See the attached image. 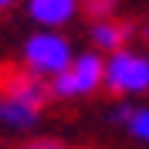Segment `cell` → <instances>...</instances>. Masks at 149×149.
Returning a JSON list of instances; mask_svg holds the SVG:
<instances>
[{
	"label": "cell",
	"mask_w": 149,
	"mask_h": 149,
	"mask_svg": "<svg viewBox=\"0 0 149 149\" xmlns=\"http://www.w3.org/2000/svg\"><path fill=\"white\" fill-rule=\"evenodd\" d=\"M37 119H41V112H37V109L20 105V102H14V98H7V95H0V125H3V129L24 132V129H34Z\"/></svg>",
	"instance_id": "8"
},
{
	"label": "cell",
	"mask_w": 149,
	"mask_h": 149,
	"mask_svg": "<svg viewBox=\"0 0 149 149\" xmlns=\"http://www.w3.org/2000/svg\"><path fill=\"white\" fill-rule=\"evenodd\" d=\"M0 95H7L20 105H31V109H44L47 98H51V81H44L37 71H31L27 65H3L0 68Z\"/></svg>",
	"instance_id": "4"
},
{
	"label": "cell",
	"mask_w": 149,
	"mask_h": 149,
	"mask_svg": "<svg viewBox=\"0 0 149 149\" xmlns=\"http://www.w3.org/2000/svg\"><path fill=\"white\" fill-rule=\"evenodd\" d=\"M132 37V24L129 20H115V17H102L92 20V31H88V41H92L95 51H119V47L129 44Z\"/></svg>",
	"instance_id": "5"
},
{
	"label": "cell",
	"mask_w": 149,
	"mask_h": 149,
	"mask_svg": "<svg viewBox=\"0 0 149 149\" xmlns=\"http://www.w3.org/2000/svg\"><path fill=\"white\" fill-rule=\"evenodd\" d=\"M98 88H105V58L95 51L74 54L71 65L51 78L54 98H85V95H95Z\"/></svg>",
	"instance_id": "1"
},
{
	"label": "cell",
	"mask_w": 149,
	"mask_h": 149,
	"mask_svg": "<svg viewBox=\"0 0 149 149\" xmlns=\"http://www.w3.org/2000/svg\"><path fill=\"white\" fill-rule=\"evenodd\" d=\"M71 58H74L71 41L65 34H58V27H44L24 41V65L37 71L41 78H54L58 71H65L71 65Z\"/></svg>",
	"instance_id": "3"
},
{
	"label": "cell",
	"mask_w": 149,
	"mask_h": 149,
	"mask_svg": "<svg viewBox=\"0 0 149 149\" xmlns=\"http://www.w3.org/2000/svg\"><path fill=\"white\" fill-rule=\"evenodd\" d=\"M24 149H71V146H65L61 139H31Z\"/></svg>",
	"instance_id": "10"
},
{
	"label": "cell",
	"mask_w": 149,
	"mask_h": 149,
	"mask_svg": "<svg viewBox=\"0 0 149 149\" xmlns=\"http://www.w3.org/2000/svg\"><path fill=\"white\" fill-rule=\"evenodd\" d=\"M17 0H0V10H7V7H14Z\"/></svg>",
	"instance_id": "11"
},
{
	"label": "cell",
	"mask_w": 149,
	"mask_h": 149,
	"mask_svg": "<svg viewBox=\"0 0 149 149\" xmlns=\"http://www.w3.org/2000/svg\"><path fill=\"white\" fill-rule=\"evenodd\" d=\"M112 122L122 125L132 139L149 146V109L146 105H115L112 109Z\"/></svg>",
	"instance_id": "7"
},
{
	"label": "cell",
	"mask_w": 149,
	"mask_h": 149,
	"mask_svg": "<svg viewBox=\"0 0 149 149\" xmlns=\"http://www.w3.org/2000/svg\"><path fill=\"white\" fill-rule=\"evenodd\" d=\"M105 88L112 95H146L149 92V54L119 47L105 58Z\"/></svg>",
	"instance_id": "2"
},
{
	"label": "cell",
	"mask_w": 149,
	"mask_h": 149,
	"mask_svg": "<svg viewBox=\"0 0 149 149\" xmlns=\"http://www.w3.org/2000/svg\"><path fill=\"white\" fill-rule=\"evenodd\" d=\"M142 37H146V41H149V24H146V27H142Z\"/></svg>",
	"instance_id": "12"
},
{
	"label": "cell",
	"mask_w": 149,
	"mask_h": 149,
	"mask_svg": "<svg viewBox=\"0 0 149 149\" xmlns=\"http://www.w3.org/2000/svg\"><path fill=\"white\" fill-rule=\"evenodd\" d=\"M27 14L41 27H65L78 14V0H27Z\"/></svg>",
	"instance_id": "6"
},
{
	"label": "cell",
	"mask_w": 149,
	"mask_h": 149,
	"mask_svg": "<svg viewBox=\"0 0 149 149\" xmlns=\"http://www.w3.org/2000/svg\"><path fill=\"white\" fill-rule=\"evenodd\" d=\"M85 14L92 20H102V17H115V7H119V0H81Z\"/></svg>",
	"instance_id": "9"
}]
</instances>
